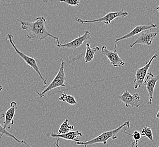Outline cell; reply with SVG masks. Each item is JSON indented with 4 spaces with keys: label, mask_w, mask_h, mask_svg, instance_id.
Listing matches in <instances>:
<instances>
[{
    "label": "cell",
    "mask_w": 159,
    "mask_h": 147,
    "mask_svg": "<svg viewBox=\"0 0 159 147\" xmlns=\"http://www.w3.org/2000/svg\"><path fill=\"white\" fill-rule=\"evenodd\" d=\"M21 25L22 30L27 31V37L29 40H36L43 41L47 37H51L55 40L57 45L61 43L58 37L50 34L46 29V21L43 17H39L34 19L32 22L23 21L19 19H16Z\"/></svg>",
    "instance_id": "cell-1"
},
{
    "label": "cell",
    "mask_w": 159,
    "mask_h": 147,
    "mask_svg": "<svg viewBox=\"0 0 159 147\" xmlns=\"http://www.w3.org/2000/svg\"><path fill=\"white\" fill-rule=\"evenodd\" d=\"M130 127V122L126 121L123 123L121 126L118 127L116 129H114L111 131H106L101 134V135H98V136L85 141H77L76 144L77 145H83L84 147H86L89 145L98 144V143H103L104 145L107 144V141L108 139H112V140H115L117 138V134H119L120 131L125 127L129 128Z\"/></svg>",
    "instance_id": "cell-2"
},
{
    "label": "cell",
    "mask_w": 159,
    "mask_h": 147,
    "mask_svg": "<svg viewBox=\"0 0 159 147\" xmlns=\"http://www.w3.org/2000/svg\"><path fill=\"white\" fill-rule=\"evenodd\" d=\"M66 80L67 77L64 73V62L63 59H61V67L54 79L49 84V86H47V87H46V88L44 89L43 92L40 93L36 89L37 95H39L40 97H43L47 92L52 91V89H55L58 87H64L66 86L65 82Z\"/></svg>",
    "instance_id": "cell-3"
},
{
    "label": "cell",
    "mask_w": 159,
    "mask_h": 147,
    "mask_svg": "<svg viewBox=\"0 0 159 147\" xmlns=\"http://www.w3.org/2000/svg\"><path fill=\"white\" fill-rule=\"evenodd\" d=\"M7 37H8V41H9L10 44L11 45L12 48L15 50L16 52L17 53V55L20 56L24 61L27 64L30 66L31 68H32L34 70L36 71V73H37V74L39 75L41 79L42 80L43 83L44 84V85H46L47 83V81L46 80L44 79V78L43 77L42 74L41 73L40 70V68L39 67V66L37 65V62L36 60L34 58H32L31 57H30L28 55H25V53L21 52L19 50L17 47L16 46L14 41V36L11 34H8L7 35Z\"/></svg>",
    "instance_id": "cell-4"
},
{
    "label": "cell",
    "mask_w": 159,
    "mask_h": 147,
    "mask_svg": "<svg viewBox=\"0 0 159 147\" xmlns=\"http://www.w3.org/2000/svg\"><path fill=\"white\" fill-rule=\"evenodd\" d=\"M128 16V12L126 11H124L123 9H121L119 12H113L107 13L106 15L104 17L100 18L97 19H93V20H83L82 19L76 17L75 18V21L81 23V24H87V23H101L103 22L105 25H110L111 23L114 19L122 17L124 18L126 16Z\"/></svg>",
    "instance_id": "cell-5"
},
{
    "label": "cell",
    "mask_w": 159,
    "mask_h": 147,
    "mask_svg": "<svg viewBox=\"0 0 159 147\" xmlns=\"http://www.w3.org/2000/svg\"><path fill=\"white\" fill-rule=\"evenodd\" d=\"M157 55L155 54L151 58H150V60L147 62V63L143 67L138 69L137 70L135 75V79L133 82V86L135 89H138V88L141 87V86L143 85V83L144 80L147 75L150 66L153 60L157 58Z\"/></svg>",
    "instance_id": "cell-6"
},
{
    "label": "cell",
    "mask_w": 159,
    "mask_h": 147,
    "mask_svg": "<svg viewBox=\"0 0 159 147\" xmlns=\"http://www.w3.org/2000/svg\"><path fill=\"white\" fill-rule=\"evenodd\" d=\"M149 30H146L140 33L138 36V38L136 39L134 42L130 44V47L132 48L133 46L137 45H143L146 46H151L153 39L157 35V32H151Z\"/></svg>",
    "instance_id": "cell-7"
},
{
    "label": "cell",
    "mask_w": 159,
    "mask_h": 147,
    "mask_svg": "<svg viewBox=\"0 0 159 147\" xmlns=\"http://www.w3.org/2000/svg\"><path fill=\"white\" fill-rule=\"evenodd\" d=\"M102 55H105L108 59L110 62L111 64L114 68H120L125 66V63L122 61L121 58L120 57L116 50H109L106 46H102L101 48Z\"/></svg>",
    "instance_id": "cell-8"
},
{
    "label": "cell",
    "mask_w": 159,
    "mask_h": 147,
    "mask_svg": "<svg viewBox=\"0 0 159 147\" xmlns=\"http://www.w3.org/2000/svg\"><path fill=\"white\" fill-rule=\"evenodd\" d=\"M118 98L125 104L126 107H138L140 106L139 102L141 98L138 93L132 95L129 92L128 90H126L122 95L118 97Z\"/></svg>",
    "instance_id": "cell-9"
},
{
    "label": "cell",
    "mask_w": 159,
    "mask_h": 147,
    "mask_svg": "<svg viewBox=\"0 0 159 147\" xmlns=\"http://www.w3.org/2000/svg\"><path fill=\"white\" fill-rule=\"evenodd\" d=\"M91 37L92 34L89 31H85V33L83 34V35H79L74 40L66 44H60L59 45H58L57 46L60 48H65L69 49H77L81 46L83 43H85L87 40H89L91 38Z\"/></svg>",
    "instance_id": "cell-10"
},
{
    "label": "cell",
    "mask_w": 159,
    "mask_h": 147,
    "mask_svg": "<svg viewBox=\"0 0 159 147\" xmlns=\"http://www.w3.org/2000/svg\"><path fill=\"white\" fill-rule=\"evenodd\" d=\"M159 75H154L153 74L151 73H148L146 77L144 80L143 84H144L146 87L148 93V96H149L148 104L149 105L152 104L154 89H155L156 83L159 80Z\"/></svg>",
    "instance_id": "cell-11"
},
{
    "label": "cell",
    "mask_w": 159,
    "mask_h": 147,
    "mask_svg": "<svg viewBox=\"0 0 159 147\" xmlns=\"http://www.w3.org/2000/svg\"><path fill=\"white\" fill-rule=\"evenodd\" d=\"M156 28V25L155 24H151L150 25H139V26H136L132 31L129 32L128 34L124 35L123 36L120 37L119 38H117L115 40V49L114 50H116L117 43L120 41H122V40H125L127 39L131 38L135 35H137L138 34H140L143 31L149 30H151L152 28Z\"/></svg>",
    "instance_id": "cell-12"
},
{
    "label": "cell",
    "mask_w": 159,
    "mask_h": 147,
    "mask_svg": "<svg viewBox=\"0 0 159 147\" xmlns=\"http://www.w3.org/2000/svg\"><path fill=\"white\" fill-rule=\"evenodd\" d=\"M17 109V105L15 101H12L10 104V107L6 111L5 114V120L3 121V127L4 129H10L11 126L14 124V116L16 110Z\"/></svg>",
    "instance_id": "cell-13"
},
{
    "label": "cell",
    "mask_w": 159,
    "mask_h": 147,
    "mask_svg": "<svg viewBox=\"0 0 159 147\" xmlns=\"http://www.w3.org/2000/svg\"><path fill=\"white\" fill-rule=\"evenodd\" d=\"M50 136L52 138H61L65 140L77 142L80 141V137L83 136V135L81 132L77 130L75 131H70L64 134H56L52 132L50 134Z\"/></svg>",
    "instance_id": "cell-14"
},
{
    "label": "cell",
    "mask_w": 159,
    "mask_h": 147,
    "mask_svg": "<svg viewBox=\"0 0 159 147\" xmlns=\"http://www.w3.org/2000/svg\"><path fill=\"white\" fill-rule=\"evenodd\" d=\"M85 43L86 49L84 59H85V63L87 64V63L92 61L93 60L95 53L98 52V51L100 50V48L98 46L91 48L89 43H87L86 41H85Z\"/></svg>",
    "instance_id": "cell-15"
},
{
    "label": "cell",
    "mask_w": 159,
    "mask_h": 147,
    "mask_svg": "<svg viewBox=\"0 0 159 147\" xmlns=\"http://www.w3.org/2000/svg\"><path fill=\"white\" fill-rule=\"evenodd\" d=\"M74 129V126L70 125L69 123L68 119H66L63 123L61 124L58 130L59 134H64L68 132L72 131Z\"/></svg>",
    "instance_id": "cell-16"
},
{
    "label": "cell",
    "mask_w": 159,
    "mask_h": 147,
    "mask_svg": "<svg viewBox=\"0 0 159 147\" xmlns=\"http://www.w3.org/2000/svg\"><path fill=\"white\" fill-rule=\"evenodd\" d=\"M59 100L62 102H66L69 105H77V104L76 99L73 96L68 95L65 92H63L59 97Z\"/></svg>",
    "instance_id": "cell-17"
},
{
    "label": "cell",
    "mask_w": 159,
    "mask_h": 147,
    "mask_svg": "<svg viewBox=\"0 0 159 147\" xmlns=\"http://www.w3.org/2000/svg\"><path fill=\"white\" fill-rule=\"evenodd\" d=\"M4 116H5V114H0V121H1V119H2L3 118H4ZM3 135H6V136H9V137H10V138L14 139L16 141H17L19 143H21V140H19L18 139L16 138L14 135H13L12 134H10V133H9V132L7 131L6 130L4 129L3 126H1V123H0V139H1Z\"/></svg>",
    "instance_id": "cell-18"
},
{
    "label": "cell",
    "mask_w": 159,
    "mask_h": 147,
    "mask_svg": "<svg viewBox=\"0 0 159 147\" xmlns=\"http://www.w3.org/2000/svg\"><path fill=\"white\" fill-rule=\"evenodd\" d=\"M141 135L147 137L150 141H153V133L152 130L148 126H144L141 132Z\"/></svg>",
    "instance_id": "cell-19"
},
{
    "label": "cell",
    "mask_w": 159,
    "mask_h": 147,
    "mask_svg": "<svg viewBox=\"0 0 159 147\" xmlns=\"http://www.w3.org/2000/svg\"><path fill=\"white\" fill-rule=\"evenodd\" d=\"M125 131L126 129H125L124 131L123 132H124V133H125L126 134H127V135H130V136H133V138L134 139L135 141H136V142L138 143V141L141 140V136H142V135H141V133H140L139 132H138V131H134L133 134H129L128 132H126Z\"/></svg>",
    "instance_id": "cell-20"
},
{
    "label": "cell",
    "mask_w": 159,
    "mask_h": 147,
    "mask_svg": "<svg viewBox=\"0 0 159 147\" xmlns=\"http://www.w3.org/2000/svg\"><path fill=\"white\" fill-rule=\"evenodd\" d=\"M59 2L66 3L70 6H79L80 0H59Z\"/></svg>",
    "instance_id": "cell-21"
},
{
    "label": "cell",
    "mask_w": 159,
    "mask_h": 147,
    "mask_svg": "<svg viewBox=\"0 0 159 147\" xmlns=\"http://www.w3.org/2000/svg\"><path fill=\"white\" fill-rule=\"evenodd\" d=\"M127 147H138V143L136 141H133L129 144Z\"/></svg>",
    "instance_id": "cell-22"
},
{
    "label": "cell",
    "mask_w": 159,
    "mask_h": 147,
    "mask_svg": "<svg viewBox=\"0 0 159 147\" xmlns=\"http://www.w3.org/2000/svg\"><path fill=\"white\" fill-rule=\"evenodd\" d=\"M21 143H23V144H25V145H26V147H33L31 146L30 145H29V144H28L26 142V141H25V140H21Z\"/></svg>",
    "instance_id": "cell-23"
},
{
    "label": "cell",
    "mask_w": 159,
    "mask_h": 147,
    "mask_svg": "<svg viewBox=\"0 0 159 147\" xmlns=\"http://www.w3.org/2000/svg\"><path fill=\"white\" fill-rule=\"evenodd\" d=\"M59 138H58V139L57 140V142L55 143V145L57 147H61L59 145Z\"/></svg>",
    "instance_id": "cell-24"
},
{
    "label": "cell",
    "mask_w": 159,
    "mask_h": 147,
    "mask_svg": "<svg viewBox=\"0 0 159 147\" xmlns=\"http://www.w3.org/2000/svg\"><path fill=\"white\" fill-rule=\"evenodd\" d=\"M41 1H43V3H46L48 2H49L50 1H52V0H41Z\"/></svg>",
    "instance_id": "cell-25"
},
{
    "label": "cell",
    "mask_w": 159,
    "mask_h": 147,
    "mask_svg": "<svg viewBox=\"0 0 159 147\" xmlns=\"http://www.w3.org/2000/svg\"><path fill=\"white\" fill-rule=\"evenodd\" d=\"M2 89H3V87L2 85H0V92L2 91Z\"/></svg>",
    "instance_id": "cell-26"
},
{
    "label": "cell",
    "mask_w": 159,
    "mask_h": 147,
    "mask_svg": "<svg viewBox=\"0 0 159 147\" xmlns=\"http://www.w3.org/2000/svg\"><path fill=\"white\" fill-rule=\"evenodd\" d=\"M159 111H157V116H156V117L157 118H159Z\"/></svg>",
    "instance_id": "cell-27"
},
{
    "label": "cell",
    "mask_w": 159,
    "mask_h": 147,
    "mask_svg": "<svg viewBox=\"0 0 159 147\" xmlns=\"http://www.w3.org/2000/svg\"></svg>",
    "instance_id": "cell-28"
}]
</instances>
